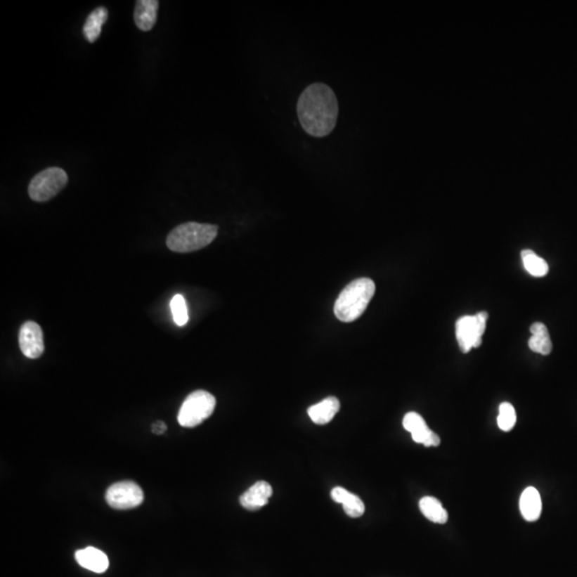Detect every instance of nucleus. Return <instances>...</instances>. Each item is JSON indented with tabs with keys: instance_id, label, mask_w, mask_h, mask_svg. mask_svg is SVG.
Returning a JSON list of instances; mask_svg holds the SVG:
<instances>
[{
	"instance_id": "6",
	"label": "nucleus",
	"mask_w": 577,
	"mask_h": 577,
	"mask_svg": "<svg viewBox=\"0 0 577 577\" xmlns=\"http://www.w3.org/2000/svg\"><path fill=\"white\" fill-rule=\"evenodd\" d=\"M488 318V312L481 311L475 316H465L458 320L455 335L462 352L468 353L472 349L481 346Z\"/></svg>"
},
{
	"instance_id": "22",
	"label": "nucleus",
	"mask_w": 577,
	"mask_h": 577,
	"mask_svg": "<svg viewBox=\"0 0 577 577\" xmlns=\"http://www.w3.org/2000/svg\"><path fill=\"white\" fill-rule=\"evenodd\" d=\"M403 427L406 431L413 434V433L418 432V431L422 430L428 426H427L424 419L420 415L415 412H410L404 416Z\"/></svg>"
},
{
	"instance_id": "23",
	"label": "nucleus",
	"mask_w": 577,
	"mask_h": 577,
	"mask_svg": "<svg viewBox=\"0 0 577 577\" xmlns=\"http://www.w3.org/2000/svg\"><path fill=\"white\" fill-rule=\"evenodd\" d=\"M349 491L346 490V488H341V486H336V488H332V498L334 500V502L338 503V504H342L344 500H346V497L348 496Z\"/></svg>"
},
{
	"instance_id": "1",
	"label": "nucleus",
	"mask_w": 577,
	"mask_h": 577,
	"mask_svg": "<svg viewBox=\"0 0 577 577\" xmlns=\"http://www.w3.org/2000/svg\"><path fill=\"white\" fill-rule=\"evenodd\" d=\"M338 114L336 94L325 84H312L302 92L297 116L307 134L318 138L328 136L336 127Z\"/></svg>"
},
{
	"instance_id": "10",
	"label": "nucleus",
	"mask_w": 577,
	"mask_h": 577,
	"mask_svg": "<svg viewBox=\"0 0 577 577\" xmlns=\"http://www.w3.org/2000/svg\"><path fill=\"white\" fill-rule=\"evenodd\" d=\"M75 559L79 566L94 573H104L110 568L108 555L92 546L77 550L75 553Z\"/></svg>"
},
{
	"instance_id": "19",
	"label": "nucleus",
	"mask_w": 577,
	"mask_h": 577,
	"mask_svg": "<svg viewBox=\"0 0 577 577\" xmlns=\"http://www.w3.org/2000/svg\"><path fill=\"white\" fill-rule=\"evenodd\" d=\"M341 505L344 506V512L350 517L356 519V517H361L365 513V504L357 495L353 494V493H349L346 500Z\"/></svg>"
},
{
	"instance_id": "17",
	"label": "nucleus",
	"mask_w": 577,
	"mask_h": 577,
	"mask_svg": "<svg viewBox=\"0 0 577 577\" xmlns=\"http://www.w3.org/2000/svg\"><path fill=\"white\" fill-rule=\"evenodd\" d=\"M515 422H517V413H515L512 404L508 403V402L500 404V415L497 418V424H498L500 430L509 432L514 428Z\"/></svg>"
},
{
	"instance_id": "8",
	"label": "nucleus",
	"mask_w": 577,
	"mask_h": 577,
	"mask_svg": "<svg viewBox=\"0 0 577 577\" xmlns=\"http://www.w3.org/2000/svg\"><path fill=\"white\" fill-rule=\"evenodd\" d=\"M18 342L22 354L28 358H39L44 353L42 328L36 322L27 321L22 324Z\"/></svg>"
},
{
	"instance_id": "15",
	"label": "nucleus",
	"mask_w": 577,
	"mask_h": 577,
	"mask_svg": "<svg viewBox=\"0 0 577 577\" xmlns=\"http://www.w3.org/2000/svg\"><path fill=\"white\" fill-rule=\"evenodd\" d=\"M419 508L422 514L433 523L445 524L448 521V513L441 503L432 496H426L419 502Z\"/></svg>"
},
{
	"instance_id": "20",
	"label": "nucleus",
	"mask_w": 577,
	"mask_h": 577,
	"mask_svg": "<svg viewBox=\"0 0 577 577\" xmlns=\"http://www.w3.org/2000/svg\"><path fill=\"white\" fill-rule=\"evenodd\" d=\"M529 346L533 352L539 353L542 355H548L552 352L553 344L548 335H533L529 339Z\"/></svg>"
},
{
	"instance_id": "14",
	"label": "nucleus",
	"mask_w": 577,
	"mask_h": 577,
	"mask_svg": "<svg viewBox=\"0 0 577 577\" xmlns=\"http://www.w3.org/2000/svg\"><path fill=\"white\" fill-rule=\"evenodd\" d=\"M108 11L105 7H98L88 15L83 32L90 43L96 42L102 32L103 25L108 20Z\"/></svg>"
},
{
	"instance_id": "9",
	"label": "nucleus",
	"mask_w": 577,
	"mask_h": 577,
	"mask_svg": "<svg viewBox=\"0 0 577 577\" xmlns=\"http://www.w3.org/2000/svg\"><path fill=\"white\" fill-rule=\"evenodd\" d=\"M273 488L266 481H258L240 497V504L246 510L257 511L268 505Z\"/></svg>"
},
{
	"instance_id": "5",
	"label": "nucleus",
	"mask_w": 577,
	"mask_h": 577,
	"mask_svg": "<svg viewBox=\"0 0 577 577\" xmlns=\"http://www.w3.org/2000/svg\"><path fill=\"white\" fill-rule=\"evenodd\" d=\"M67 172L59 167H51L37 174L28 186L30 198L37 202H45L58 195L67 186Z\"/></svg>"
},
{
	"instance_id": "25",
	"label": "nucleus",
	"mask_w": 577,
	"mask_h": 577,
	"mask_svg": "<svg viewBox=\"0 0 577 577\" xmlns=\"http://www.w3.org/2000/svg\"><path fill=\"white\" fill-rule=\"evenodd\" d=\"M166 429H167V427H166L164 422H159L153 424V432L155 433V434H163Z\"/></svg>"
},
{
	"instance_id": "3",
	"label": "nucleus",
	"mask_w": 577,
	"mask_h": 577,
	"mask_svg": "<svg viewBox=\"0 0 577 577\" xmlns=\"http://www.w3.org/2000/svg\"><path fill=\"white\" fill-rule=\"evenodd\" d=\"M217 233V226L190 221L174 228L168 235L166 244L172 252H196L212 243Z\"/></svg>"
},
{
	"instance_id": "24",
	"label": "nucleus",
	"mask_w": 577,
	"mask_h": 577,
	"mask_svg": "<svg viewBox=\"0 0 577 577\" xmlns=\"http://www.w3.org/2000/svg\"><path fill=\"white\" fill-rule=\"evenodd\" d=\"M531 332L533 335H548L547 328L543 323H533L531 328Z\"/></svg>"
},
{
	"instance_id": "13",
	"label": "nucleus",
	"mask_w": 577,
	"mask_h": 577,
	"mask_svg": "<svg viewBox=\"0 0 577 577\" xmlns=\"http://www.w3.org/2000/svg\"><path fill=\"white\" fill-rule=\"evenodd\" d=\"M340 410V402L336 397H328L308 408V415L314 424H326L332 422Z\"/></svg>"
},
{
	"instance_id": "18",
	"label": "nucleus",
	"mask_w": 577,
	"mask_h": 577,
	"mask_svg": "<svg viewBox=\"0 0 577 577\" xmlns=\"http://www.w3.org/2000/svg\"><path fill=\"white\" fill-rule=\"evenodd\" d=\"M174 321L178 326H184L188 321V306L186 299L182 295H174L170 303Z\"/></svg>"
},
{
	"instance_id": "4",
	"label": "nucleus",
	"mask_w": 577,
	"mask_h": 577,
	"mask_svg": "<svg viewBox=\"0 0 577 577\" xmlns=\"http://www.w3.org/2000/svg\"><path fill=\"white\" fill-rule=\"evenodd\" d=\"M216 406L214 396L205 390L192 392L181 406L178 422L184 428H195L213 414Z\"/></svg>"
},
{
	"instance_id": "16",
	"label": "nucleus",
	"mask_w": 577,
	"mask_h": 577,
	"mask_svg": "<svg viewBox=\"0 0 577 577\" xmlns=\"http://www.w3.org/2000/svg\"><path fill=\"white\" fill-rule=\"evenodd\" d=\"M524 266L529 274L535 277H543L547 275L548 264L544 259L540 258L533 250L521 252Z\"/></svg>"
},
{
	"instance_id": "11",
	"label": "nucleus",
	"mask_w": 577,
	"mask_h": 577,
	"mask_svg": "<svg viewBox=\"0 0 577 577\" xmlns=\"http://www.w3.org/2000/svg\"><path fill=\"white\" fill-rule=\"evenodd\" d=\"M159 1L156 0H139L135 8L134 20L137 27L143 32H150L157 20Z\"/></svg>"
},
{
	"instance_id": "7",
	"label": "nucleus",
	"mask_w": 577,
	"mask_h": 577,
	"mask_svg": "<svg viewBox=\"0 0 577 577\" xmlns=\"http://www.w3.org/2000/svg\"><path fill=\"white\" fill-rule=\"evenodd\" d=\"M143 492L138 484L133 481H121L112 484L106 491V502L117 510L136 508L143 502Z\"/></svg>"
},
{
	"instance_id": "12",
	"label": "nucleus",
	"mask_w": 577,
	"mask_h": 577,
	"mask_svg": "<svg viewBox=\"0 0 577 577\" xmlns=\"http://www.w3.org/2000/svg\"><path fill=\"white\" fill-rule=\"evenodd\" d=\"M519 510L526 521H535L539 519L542 511V500L537 488L529 486L524 490L519 498Z\"/></svg>"
},
{
	"instance_id": "2",
	"label": "nucleus",
	"mask_w": 577,
	"mask_h": 577,
	"mask_svg": "<svg viewBox=\"0 0 577 577\" xmlns=\"http://www.w3.org/2000/svg\"><path fill=\"white\" fill-rule=\"evenodd\" d=\"M375 293L372 279H355L339 294L334 306L335 316L339 321L350 323L358 319L368 307Z\"/></svg>"
},
{
	"instance_id": "21",
	"label": "nucleus",
	"mask_w": 577,
	"mask_h": 577,
	"mask_svg": "<svg viewBox=\"0 0 577 577\" xmlns=\"http://www.w3.org/2000/svg\"><path fill=\"white\" fill-rule=\"evenodd\" d=\"M413 441L418 443H422L426 447H437L441 443V439L436 433L433 432L429 429V427L418 431V432L413 433Z\"/></svg>"
}]
</instances>
